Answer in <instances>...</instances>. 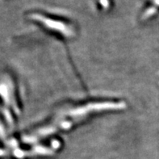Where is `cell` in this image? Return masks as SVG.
Segmentation results:
<instances>
[{"instance_id":"obj_1","label":"cell","mask_w":159,"mask_h":159,"mask_svg":"<svg viewBox=\"0 0 159 159\" xmlns=\"http://www.w3.org/2000/svg\"><path fill=\"white\" fill-rule=\"evenodd\" d=\"M31 18L32 20H36V21H39L44 26L47 27L48 28H51L52 30H56L57 32H60L66 35L72 34L71 28H70V27L67 26L66 24H63L62 22L53 20L52 19H49L46 16H41L40 14H32L31 15Z\"/></svg>"},{"instance_id":"obj_2","label":"cell","mask_w":159,"mask_h":159,"mask_svg":"<svg viewBox=\"0 0 159 159\" xmlns=\"http://www.w3.org/2000/svg\"><path fill=\"white\" fill-rule=\"evenodd\" d=\"M5 154V151H4L3 149H0V156H3Z\"/></svg>"}]
</instances>
